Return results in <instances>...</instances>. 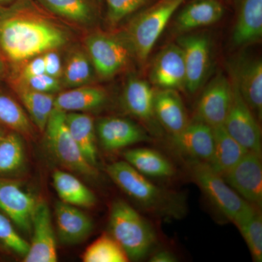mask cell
<instances>
[{
    "mask_svg": "<svg viewBox=\"0 0 262 262\" xmlns=\"http://www.w3.org/2000/svg\"><path fill=\"white\" fill-rule=\"evenodd\" d=\"M187 169L191 178L213 206L233 223L251 205L243 199L209 163L192 160L188 162Z\"/></svg>",
    "mask_w": 262,
    "mask_h": 262,
    "instance_id": "5b68a950",
    "label": "cell"
},
{
    "mask_svg": "<svg viewBox=\"0 0 262 262\" xmlns=\"http://www.w3.org/2000/svg\"><path fill=\"white\" fill-rule=\"evenodd\" d=\"M53 182L57 194L63 203L88 208L96 205L94 193L72 174L56 170L53 173Z\"/></svg>",
    "mask_w": 262,
    "mask_h": 262,
    "instance_id": "d4e9b609",
    "label": "cell"
},
{
    "mask_svg": "<svg viewBox=\"0 0 262 262\" xmlns=\"http://www.w3.org/2000/svg\"><path fill=\"white\" fill-rule=\"evenodd\" d=\"M44 59L46 74L51 77L58 78L61 74V58L54 51H47L42 56Z\"/></svg>",
    "mask_w": 262,
    "mask_h": 262,
    "instance_id": "74e56055",
    "label": "cell"
},
{
    "mask_svg": "<svg viewBox=\"0 0 262 262\" xmlns=\"http://www.w3.org/2000/svg\"><path fill=\"white\" fill-rule=\"evenodd\" d=\"M172 143L191 159L209 163L214 149L213 127L198 120L189 122L181 132L172 136Z\"/></svg>",
    "mask_w": 262,
    "mask_h": 262,
    "instance_id": "2e32d148",
    "label": "cell"
},
{
    "mask_svg": "<svg viewBox=\"0 0 262 262\" xmlns=\"http://www.w3.org/2000/svg\"><path fill=\"white\" fill-rule=\"evenodd\" d=\"M261 208L250 205L234 222L244 237L253 261H262V216Z\"/></svg>",
    "mask_w": 262,
    "mask_h": 262,
    "instance_id": "83f0119b",
    "label": "cell"
},
{
    "mask_svg": "<svg viewBox=\"0 0 262 262\" xmlns=\"http://www.w3.org/2000/svg\"><path fill=\"white\" fill-rule=\"evenodd\" d=\"M23 141L17 134H9L0 140V174L17 171L24 163Z\"/></svg>",
    "mask_w": 262,
    "mask_h": 262,
    "instance_id": "d6a6232c",
    "label": "cell"
},
{
    "mask_svg": "<svg viewBox=\"0 0 262 262\" xmlns=\"http://www.w3.org/2000/svg\"><path fill=\"white\" fill-rule=\"evenodd\" d=\"M85 46L91 63L103 78L116 75L128 63L130 48L118 38L94 34L87 38Z\"/></svg>",
    "mask_w": 262,
    "mask_h": 262,
    "instance_id": "ba28073f",
    "label": "cell"
},
{
    "mask_svg": "<svg viewBox=\"0 0 262 262\" xmlns=\"http://www.w3.org/2000/svg\"><path fill=\"white\" fill-rule=\"evenodd\" d=\"M149 261L151 262H176L177 258L173 253L168 251H160L151 256Z\"/></svg>",
    "mask_w": 262,
    "mask_h": 262,
    "instance_id": "ab89813d",
    "label": "cell"
},
{
    "mask_svg": "<svg viewBox=\"0 0 262 262\" xmlns=\"http://www.w3.org/2000/svg\"><path fill=\"white\" fill-rule=\"evenodd\" d=\"M262 37V0H241L234 27V44L247 46Z\"/></svg>",
    "mask_w": 262,
    "mask_h": 262,
    "instance_id": "44dd1931",
    "label": "cell"
},
{
    "mask_svg": "<svg viewBox=\"0 0 262 262\" xmlns=\"http://www.w3.org/2000/svg\"><path fill=\"white\" fill-rule=\"evenodd\" d=\"M0 124L22 135L30 136L33 127L23 108L10 96L0 94Z\"/></svg>",
    "mask_w": 262,
    "mask_h": 262,
    "instance_id": "1f68e13d",
    "label": "cell"
},
{
    "mask_svg": "<svg viewBox=\"0 0 262 262\" xmlns=\"http://www.w3.org/2000/svg\"><path fill=\"white\" fill-rule=\"evenodd\" d=\"M108 232L129 259L145 258L156 243L152 226L125 201L114 202L110 211Z\"/></svg>",
    "mask_w": 262,
    "mask_h": 262,
    "instance_id": "3957f363",
    "label": "cell"
},
{
    "mask_svg": "<svg viewBox=\"0 0 262 262\" xmlns=\"http://www.w3.org/2000/svg\"><path fill=\"white\" fill-rule=\"evenodd\" d=\"M1 139H2V136H1V134H0V140H1Z\"/></svg>",
    "mask_w": 262,
    "mask_h": 262,
    "instance_id": "b9f144b4",
    "label": "cell"
},
{
    "mask_svg": "<svg viewBox=\"0 0 262 262\" xmlns=\"http://www.w3.org/2000/svg\"><path fill=\"white\" fill-rule=\"evenodd\" d=\"M37 204L36 198L18 183L0 178V210L24 232L32 231Z\"/></svg>",
    "mask_w": 262,
    "mask_h": 262,
    "instance_id": "7c38bea8",
    "label": "cell"
},
{
    "mask_svg": "<svg viewBox=\"0 0 262 262\" xmlns=\"http://www.w3.org/2000/svg\"><path fill=\"white\" fill-rule=\"evenodd\" d=\"M91 60L81 51L72 53L67 62L63 80L68 87L85 85L92 78L93 71Z\"/></svg>",
    "mask_w": 262,
    "mask_h": 262,
    "instance_id": "836d02e7",
    "label": "cell"
},
{
    "mask_svg": "<svg viewBox=\"0 0 262 262\" xmlns=\"http://www.w3.org/2000/svg\"><path fill=\"white\" fill-rule=\"evenodd\" d=\"M32 238L25 262H56L58 261L56 232L49 207L38 202L33 215Z\"/></svg>",
    "mask_w": 262,
    "mask_h": 262,
    "instance_id": "30bf717a",
    "label": "cell"
},
{
    "mask_svg": "<svg viewBox=\"0 0 262 262\" xmlns=\"http://www.w3.org/2000/svg\"><path fill=\"white\" fill-rule=\"evenodd\" d=\"M67 40L63 31L35 15H13L0 20V46L14 61L61 47Z\"/></svg>",
    "mask_w": 262,
    "mask_h": 262,
    "instance_id": "6da1fadb",
    "label": "cell"
},
{
    "mask_svg": "<svg viewBox=\"0 0 262 262\" xmlns=\"http://www.w3.org/2000/svg\"><path fill=\"white\" fill-rule=\"evenodd\" d=\"M150 79L163 89L185 88V65L179 45H170L160 52L151 67Z\"/></svg>",
    "mask_w": 262,
    "mask_h": 262,
    "instance_id": "e0dca14e",
    "label": "cell"
},
{
    "mask_svg": "<svg viewBox=\"0 0 262 262\" xmlns=\"http://www.w3.org/2000/svg\"><path fill=\"white\" fill-rule=\"evenodd\" d=\"M232 86L222 75H217L202 94L196 108V119L212 127L223 125L230 108Z\"/></svg>",
    "mask_w": 262,
    "mask_h": 262,
    "instance_id": "8fae6325",
    "label": "cell"
},
{
    "mask_svg": "<svg viewBox=\"0 0 262 262\" xmlns=\"http://www.w3.org/2000/svg\"><path fill=\"white\" fill-rule=\"evenodd\" d=\"M110 178L127 195L148 211L160 216L178 219L185 213L182 196L155 185L126 161L106 167Z\"/></svg>",
    "mask_w": 262,
    "mask_h": 262,
    "instance_id": "7a4b0ae2",
    "label": "cell"
},
{
    "mask_svg": "<svg viewBox=\"0 0 262 262\" xmlns=\"http://www.w3.org/2000/svg\"><path fill=\"white\" fill-rule=\"evenodd\" d=\"M179 45L185 65V89L194 94L201 88L209 67V39L206 36L194 34L181 38Z\"/></svg>",
    "mask_w": 262,
    "mask_h": 262,
    "instance_id": "4fadbf2b",
    "label": "cell"
},
{
    "mask_svg": "<svg viewBox=\"0 0 262 262\" xmlns=\"http://www.w3.org/2000/svg\"><path fill=\"white\" fill-rule=\"evenodd\" d=\"M67 113L53 108L46 125V139L52 154L66 168L87 177H94L97 170L84 158L66 121Z\"/></svg>",
    "mask_w": 262,
    "mask_h": 262,
    "instance_id": "8992f818",
    "label": "cell"
},
{
    "mask_svg": "<svg viewBox=\"0 0 262 262\" xmlns=\"http://www.w3.org/2000/svg\"><path fill=\"white\" fill-rule=\"evenodd\" d=\"M232 99L224 122L226 131L248 152L261 156V131L254 114L245 102L232 80Z\"/></svg>",
    "mask_w": 262,
    "mask_h": 262,
    "instance_id": "52a82bcc",
    "label": "cell"
},
{
    "mask_svg": "<svg viewBox=\"0 0 262 262\" xmlns=\"http://www.w3.org/2000/svg\"><path fill=\"white\" fill-rule=\"evenodd\" d=\"M45 8L62 18L78 24H89L94 12L88 0H37Z\"/></svg>",
    "mask_w": 262,
    "mask_h": 262,
    "instance_id": "f546056e",
    "label": "cell"
},
{
    "mask_svg": "<svg viewBox=\"0 0 262 262\" xmlns=\"http://www.w3.org/2000/svg\"><path fill=\"white\" fill-rule=\"evenodd\" d=\"M106 101L104 90L96 86L82 85L58 95L54 98V108L65 113L90 111L102 106Z\"/></svg>",
    "mask_w": 262,
    "mask_h": 262,
    "instance_id": "7402d4cb",
    "label": "cell"
},
{
    "mask_svg": "<svg viewBox=\"0 0 262 262\" xmlns=\"http://www.w3.org/2000/svg\"><path fill=\"white\" fill-rule=\"evenodd\" d=\"M185 0H159L136 15L127 26L126 42L141 63L147 60L169 20Z\"/></svg>",
    "mask_w": 262,
    "mask_h": 262,
    "instance_id": "277c9868",
    "label": "cell"
},
{
    "mask_svg": "<svg viewBox=\"0 0 262 262\" xmlns=\"http://www.w3.org/2000/svg\"><path fill=\"white\" fill-rule=\"evenodd\" d=\"M97 134L101 145L107 151H116L138 143L151 141L142 127L120 117H106L100 120Z\"/></svg>",
    "mask_w": 262,
    "mask_h": 262,
    "instance_id": "9a60e30c",
    "label": "cell"
},
{
    "mask_svg": "<svg viewBox=\"0 0 262 262\" xmlns=\"http://www.w3.org/2000/svg\"><path fill=\"white\" fill-rule=\"evenodd\" d=\"M12 1H13V0H0V6H3V5L8 4V3Z\"/></svg>",
    "mask_w": 262,
    "mask_h": 262,
    "instance_id": "60d3db41",
    "label": "cell"
},
{
    "mask_svg": "<svg viewBox=\"0 0 262 262\" xmlns=\"http://www.w3.org/2000/svg\"><path fill=\"white\" fill-rule=\"evenodd\" d=\"M0 243L20 256H26L29 244L15 230L11 220L0 213Z\"/></svg>",
    "mask_w": 262,
    "mask_h": 262,
    "instance_id": "e575fe53",
    "label": "cell"
},
{
    "mask_svg": "<svg viewBox=\"0 0 262 262\" xmlns=\"http://www.w3.org/2000/svg\"><path fill=\"white\" fill-rule=\"evenodd\" d=\"M24 80L26 81V87L38 92L51 94L60 90V83L58 79L47 74L35 76Z\"/></svg>",
    "mask_w": 262,
    "mask_h": 262,
    "instance_id": "8d00e7d4",
    "label": "cell"
},
{
    "mask_svg": "<svg viewBox=\"0 0 262 262\" xmlns=\"http://www.w3.org/2000/svg\"><path fill=\"white\" fill-rule=\"evenodd\" d=\"M123 156L127 163L145 177L168 178L175 175L172 163L155 150L138 148L127 150Z\"/></svg>",
    "mask_w": 262,
    "mask_h": 262,
    "instance_id": "cb8c5ba5",
    "label": "cell"
},
{
    "mask_svg": "<svg viewBox=\"0 0 262 262\" xmlns=\"http://www.w3.org/2000/svg\"><path fill=\"white\" fill-rule=\"evenodd\" d=\"M66 121L71 135L80 148L84 158L90 164L96 166L98 151L92 117L82 113H67Z\"/></svg>",
    "mask_w": 262,
    "mask_h": 262,
    "instance_id": "4316f807",
    "label": "cell"
},
{
    "mask_svg": "<svg viewBox=\"0 0 262 262\" xmlns=\"http://www.w3.org/2000/svg\"><path fill=\"white\" fill-rule=\"evenodd\" d=\"M43 74H46L44 59L42 56H39L29 62L27 67L24 68L22 75H23L24 80H26L35 76L43 75Z\"/></svg>",
    "mask_w": 262,
    "mask_h": 262,
    "instance_id": "f35d334b",
    "label": "cell"
},
{
    "mask_svg": "<svg viewBox=\"0 0 262 262\" xmlns=\"http://www.w3.org/2000/svg\"><path fill=\"white\" fill-rule=\"evenodd\" d=\"M18 96L34 125L39 130L45 131L54 108L53 96L51 94L38 92L26 86L19 90Z\"/></svg>",
    "mask_w": 262,
    "mask_h": 262,
    "instance_id": "f1b7e54d",
    "label": "cell"
},
{
    "mask_svg": "<svg viewBox=\"0 0 262 262\" xmlns=\"http://www.w3.org/2000/svg\"><path fill=\"white\" fill-rule=\"evenodd\" d=\"M224 13L223 5L218 0H193L181 10L175 27L179 32L207 27L219 21Z\"/></svg>",
    "mask_w": 262,
    "mask_h": 262,
    "instance_id": "ffe728a7",
    "label": "cell"
},
{
    "mask_svg": "<svg viewBox=\"0 0 262 262\" xmlns=\"http://www.w3.org/2000/svg\"><path fill=\"white\" fill-rule=\"evenodd\" d=\"M154 114L172 136L179 134L189 123L185 106L176 90L163 89L155 93Z\"/></svg>",
    "mask_w": 262,
    "mask_h": 262,
    "instance_id": "d6986e66",
    "label": "cell"
},
{
    "mask_svg": "<svg viewBox=\"0 0 262 262\" xmlns=\"http://www.w3.org/2000/svg\"><path fill=\"white\" fill-rule=\"evenodd\" d=\"M57 237L63 244L76 245L92 233V220L77 207L60 201L55 207Z\"/></svg>",
    "mask_w": 262,
    "mask_h": 262,
    "instance_id": "ac0fdd59",
    "label": "cell"
},
{
    "mask_svg": "<svg viewBox=\"0 0 262 262\" xmlns=\"http://www.w3.org/2000/svg\"><path fill=\"white\" fill-rule=\"evenodd\" d=\"M84 262H127L128 256L118 243L105 234L86 248L82 254Z\"/></svg>",
    "mask_w": 262,
    "mask_h": 262,
    "instance_id": "4dcf8cb0",
    "label": "cell"
},
{
    "mask_svg": "<svg viewBox=\"0 0 262 262\" xmlns=\"http://www.w3.org/2000/svg\"><path fill=\"white\" fill-rule=\"evenodd\" d=\"M213 130L214 149L209 164L217 173L223 176L248 151L229 135L223 125L213 127Z\"/></svg>",
    "mask_w": 262,
    "mask_h": 262,
    "instance_id": "603a6c76",
    "label": "cell"
},
{
    "mask_svg": "<svg viewBox=\"0 0 262 262\" xmlns=\"http://www.w3.org/2000/svg\"><path fill=\"white\" fill-rule=\"evenodd\" d=\"M232 80L251 111L261 120L262 115V62L241 58L232 69Z\"/></svg>",
    "mask_w": 262,
    "mask_h": 262,
    "instance_id": "5bb4252c",
    "label": "cell"
},
{
    "mask_svg": "<svg viewBox=\"0 0 262 262\" xmlns=\"http://www.w3.org/2000/svg\"><path fill=\"white\" fill-rule=\"evenodd\" d=\"M155 91L146 81L131 78L124 91L125 108L134 117L149 122L155 115Z\"/></svg>",
    "mask_w": 262,
    "mask_h": 262,
    "instance_id": "484cf974",
    "label": "cell"
},
{
    "mask_svg": "<svg viewBox=\"0 0 262 262\" xmlns=\"http://www.w3.org/2000/svg\"><path fill=\"white\" fill-rule=\"evenodd\" d=\"M226 182L243 199L253 206H262L261 156L247 152L238 163L224 174Z\"/></svg>",
    "mask_w": 262,
    "mask_h": 262,
    "instance_id": "9c48e42d",
    "label": "cell"
},
{
    "mask_svg": "<svg viewBox=\"0 0 262 262\" xmlns=\"http://www.w3.org/2000/svg\"><path fill=\"white\" fill-rule=\"evenodd\" d=\"M108 20L112 24L120 23L148 3V0H106Z\"/></svg>",
    "mask_w": 262,
    "mask_h": 262,
    "instance_id": "d590c367",
    "label": "cell"
}]
</instances>
